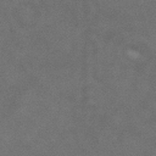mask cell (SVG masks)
I'll list each match as a JSON object with an SVG mask.
<instances>
[]
</instances>
